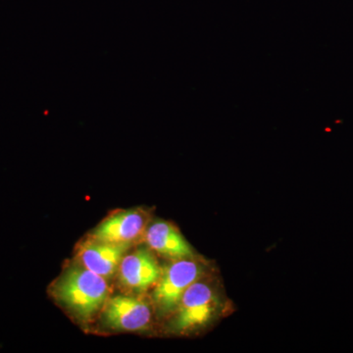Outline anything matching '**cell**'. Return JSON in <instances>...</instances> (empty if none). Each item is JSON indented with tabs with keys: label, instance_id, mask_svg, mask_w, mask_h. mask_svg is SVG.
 Returning a JSON list of instances; mask_svg holds the SVG:
<instances>
[{
	"label": "cell",
	"instance_id": "1",
	"mask_svg": "<svg viewBox=\"0 0 353 353\" xmlns=\"http://www.w3.org/2000/svg\"><path fill=\"white\" fill-rule=\"evenodd\" d=\"M55 296L74 314L88 320L101 308L108 299L105 278L85 267H72L58 280Z\"/></svg>",
	"mask_w": 353,
	"mask_h": 353
},
{
	"label": "cell",
	"instance_id": "2",
	"mask_svg": "<svg viewBox=\"0 0 353 353\" xmlns=\"http://www.w3.org/2000/svg\"><path fill=\"white\" fill-rule=\"evenodd\" d=\"M201 267L189 259H178L169 265L158 280L153 294L155 303L164 313L175 310L190 285L201 276Z\"/></svg>",
	"mask_w": 353,
	"mask_h": 353
},
{
	"label": "cell",
	"instance_id": "3",
	"mask_svg": "<svg viewBox=\"0 0 353 353\" xmlns=\"http://www.w3.org/2000/svg\"><path fill=\"white\" fill-rule=\"evenodd\" d=\"M217 296L205 283H194L183 294L176 306L174 327L176 331H192L210 321L217 309Z\"/></svg>",
	"mask_w": 353,
	"mask_h": 353
},
{
	"label": "cell",
	"instance_id": "4",
	"mask_svg": "<svg viewBox=\"0 0 353 353\" xmlns=\"http://www.w3.org/2000/svg\"><path fill=\"white\" fill-rule=\"evenodd\" d=\"M104 321L118 331H139L152 320V309L145 301L137 297L118 296L109 301L104 309Z\"/></svg>",
	"mask_w": 353,
	"mask_h": 353
},
{
	"label": "cell",
	"instance_id": "5",
	"mask_svg": "<svg viewBox=\"0 0 353 353\" xmlns=\"http://www.w3.org/2000/svg\"><path fill=\"white\" fill-rule=\"evenodd\" d=\"M130 243H110L94 240L85 241L79 250V259L88 270L103 278L115 273Z\"/></svg>",
	"mask_w": 353,
	"mask_h": 353
},
{
	"label": "cell",
	"instance_id": "6",
	"mask_svg": "<svg viewBox=\"0 0 353 353\" xmlns=\"http://www.w3.org/2000/svg\"><path fill=\"white\" fill-rule=\"evenodd\" d=\"M145 225V215L141 211H124L102 222L92 233V240L110 243H130L143 233Z\"/></svg>",
	"mask_w": 353,
	"mask_h": 353
},
{
	"label": "cell",
	"instance_id": "7",
	"mask_svg": "<svg viewBox=\"0 0 353 353\" xmlns=\"http://www.w3.org/2000/svg\"><path fill=\"white\" fill-rule=\"evenodd\" d=\"M161 269L152 253L139 250L124 256L120 264L122 284L134 290H145L157 284Z\"/></svg>",
	"mask_w": 353,
	"mask_h": 353
},
{
	"label": "cell",
	"instance_id": "8",
	"mask_svg": "<svg viewBox=\"0 0 353 353\" xmlns=\"http://www.w3.org/2000/svg\"><path fill=\"white\" fill-rule=\"evenodd\" d=\"M145 241L152 250L174 259H190L192 248L173 225L157 222L148 228Z\"/></svg>",
	"mask_w": 353,
	"mask_h": 353
}]
</instances>
